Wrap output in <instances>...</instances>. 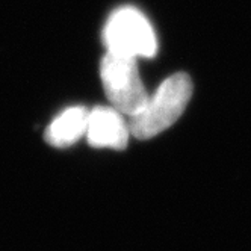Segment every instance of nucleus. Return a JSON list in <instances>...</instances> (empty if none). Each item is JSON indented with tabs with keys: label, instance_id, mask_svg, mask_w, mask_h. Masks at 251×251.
I'll use <instances>...</instances> for the list:
<instances>
[{
	"label": "nucleus",
	"instance_id": "nucleus-1",
	"mask_svg": "<svg viewBox=\"0 0 251 251\" xmlns=\"http://www.w3.org/2000/svg\"><path fill=\"white\" fill-rule=\"evenodd\" d=\"M192 96V82L188 75L177 73L162 82L149 97L146 106L130 117V135L138 139H150L173 126L185 111Z\"/></svg>",
	"mask_w": 251,
	"mask_h": 251
},
{
	"label": "nucleus",
	"instance_id": "nucleus-2",
	"mask_svg": "<svg viewBox=\"0 0 251 251\" xmlns=\"http://www.w3.org/2000/svg\"><path fill=\"white\" fill-rule=\"evenodd\" d=\"M107 51L132 58H153L157 40L147 17L132 6L118 8L111 14L103 29Z\"/></svg>",
	"mask_w": 251,
	"mask_h": 251
},
{
	"label": "nucleus",
	"instance_id": "nucleus-3",
	"mask_svg": "<svg viewBox=\"0 0 251 251\" xmlns=\"http://www.w3.org/2000/svg\"><path fill=\"white\" fill-rule=\"evenodd\" d=\"M100 75L106 96L118 112L133 117L146 106L149 94L142 85L136 58L107 51Z\"/></svg>",
	"mask_w": 251,
	"mask_h": 251
},
{
	"label": "nucleus",
	"instance_id": "nucleus-4",
	"mask_svg": "<svg viewBox=\"0 0 251 251\" xmlns=\"http://www.w3.org/2000/svg\"><path fill=\"white\" fill-rule=\"evenodd\" d=\"M130 135L129 123L115 107H96L88 114L86 141L96 149L123 150Z\"/></svg>",
	"mask_w": 251,
	"mask_h": 251
},
{
	"label": "nucleus",
	"instance_id": "nucleus-5",
	"mask_svg": "<svg viewBox=\"0 0 251 251\" xmlns=\"http://www.w3.org/2000/svg\"><path fill=\"white\" fill-rule=\"evenodd\" d=\"M88 111L82 106L68 107L46 129V141L50 146L65 149L86 135Z\"/></svg>",
	"mask_w": 251,
	"mask_h": 251
}]
</instances>
